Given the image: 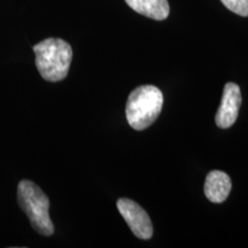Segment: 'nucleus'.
Instances as JSON below:
<instances>
[{"label": "nucleus", "instance_id": "f257e3e1", "mask_svg": "<svg viewBox=\"0 0 248 248\" xmlns=\"http://www.w3.org/2000/svg\"><path fill=\"white\" fill-rule=\"evenodd\" d=\"M36 66L47 82H60L66 78L73 60V49L60 38H47L33 46Z\"/></svg>", "mask_w": 248, "mask_h": 248}, {"label": "nucleus", "instance_id": "f03ea898", "mask_svg": "<svg viewBox=\"0 0 248 248\" xmlns=\"http://www.w3.org/2000/svg\"><path fill=\"white\" fill-rule=\"evenodd\" d=\"M163 106V94L159 88L141 85L129 94L125 116L132 129L141 130L151 126L159 117Z\"/></svg>", "mask_w": 248, "mask_h": 248}, {"label": "nucleus", "instance_id": "7ed1b4c3", "mask_svg": "<svg viewBox=\"0 0 248 248\" xmlns=\"http://www.w3.org/2000/svg\"><path fill=\"white\" fill-rule=\"evenodd\" d=\"M17 199L35 231L45 237L54 233V225L48 214V198L39 186L27 179L21 181L17 187Z\"/></svg>", "mask_w": 248, "mask_h": 248}, {"label": "nucleus", "instance_id": "20e7f679", "mask_svg": "<svg viewBox=\"0 0 248 248\" xmlns=\"http://www.w3.org/2000/svg\"><path fill=\"white\" fill-rule=\"evenodd\" d=\"M117 209L136 237L142 240L151 239L153 235V225L142 207L135 201L121 198L117 201Z\"/></svg>", "mask_w": 248, "mask_h": 248}, {"label": "nucleus", "instance_id": "39448f33", "mask_svg": "<svg viewBox=\"0 0 248 248\" xmlns=\"http://www.w3.org/2000/svg\"><path fill=\"white\" fill-rule=\"evenodd\" d=\"M243 102L240 88L235 83H226L223 90L222 101L215 116L216 125L221 129H228L234 124L239 115Z\"/></svg>", "mask_w": 248, "mask_h": 248}, {"label": "nucleus", "instance_id": "423d86ee", "mask_svg": "<svg viewBox=\"0 0 248 248\" xmlns=\"http://www.w3.org/2000/svg\"><path fill=\"white\" fill-rule=\"evenodd\" d=\"M232 188L231 178L228 173L219 170H213L204 182V195L214 203H222L228 199Z\"/></svg>", "mask_w": 248, "mask_h": 248}, {"label": "nucleus", "instance_id": "0eeeda50", "mask_svg": "<svg viewBox=\"0 0 248 248\" xmlns=\"http://www.w3.org/2000/svg\"><path fill=\"white\" fill-rule=\"evenodd\" d=\"M125 2L138 14L152 20L163 21L170 13L168 0H125Z\"/></svg>", "mask_w": 248, "mask_h": 248}, {"label": "nucleus", "instance_id": "6e6552de", "mask_svg": "<svg viewBox=\"0 0 248 248\" xmlns=\"http://www.w3.org/2000/svg\"><path fill=\"white\" fill-rule=\"evenodd\" d=\"M226 8L240 16H248V0H221Z\"/></svg>", "mask_w": 248, "mask_h": 248}]
</instances>
